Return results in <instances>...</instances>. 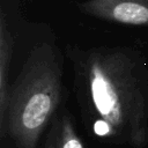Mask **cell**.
Instances as JSON below:
<instances>
[{"label":"cell","mask_w":148,"mask_h":148,"mask_svg":"<svg viewBox=\"0 0 148 148\" xmlns=\"http://www.w3.org/2000/svg\"><path fill=\"white\" fill-rule=\"evenodd\" d=\"M13 36L7 25L6 15L0 13V138L3 136L5 119L9 97V68L13 56Z\"/></svg>","instance_id":"obj_4"},{"label":"cell","mask_w":148,"mask_h":148,"mask_svg":"<svg viewBox=\"0 0 148 148\" xmlns=\"http://www.w3.org/2000/svg\"><path fill=\"white\" fill-rule=\"evenodd\" d=\"M62 99V60L59 50L43 42L30 51L9 89L3 136L17 148H36Z\"/></svg>","instance_id":"obj_2"},{"label":"cell","mask_w":148,"mask_h":148,"mask_svg":"<svg viewBox=\"0 0 148 148\" xmlns=\"http://www.w3.org/2000/svg\"><path fill=\"white\" fill-rule=\"evenodd\" d=\"M82 119L95 138L142 148L148 138V66L128 46L68 47Z\"/></svg>","instance_id":"obj_1"},{"label":"cell","mask_w":148,"mask_h":148,"mask_svg":"<svg viewBox=\"0 0 148 148\" xmlns=\"http://www.w3.org/2000/svg\"><path fill=\"white\" fill-rule=\"evenodd\" d=\"M44 148H84L67 110H62L53 118L47 128Z\"/></svg>","instance_id":"obj_5"},{"label":"cell","mask_w":148,"mask_h":148,"mask_svg":"<svg viewBox=\"0 0 148 148\" xmlns=\"http://www.w3.org/2000/svg\"><path fill=\"white\" fill-rule=\"evenodd\" d=\"M77 7L83 14L99 20L148 27V0H84Z\"/></svg>","instance_id":"obj_3"}]
</instances>
